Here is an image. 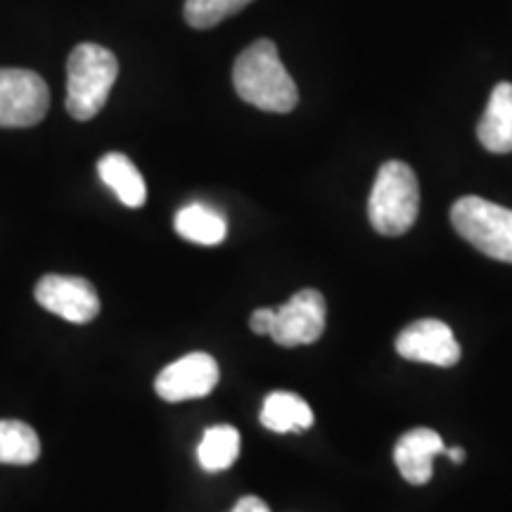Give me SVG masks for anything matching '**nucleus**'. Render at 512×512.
Returning a JSON list of instances; mask_svg holds the SVG:
<instances>
[{
	"label": "nucleus",
	"mask_w": 512,
	"mask_h": 512,
	"mask_svg": "<svg viewBox=\"0 0 512 512\" xmlns=\"http://www.w3.org/2000/svg\"><path fill=\"white\" fill-rule=\"evenodd\" d=\"M233 86L247 105L261 112L287 114L297 107V83L280 60L278 48L268 38L254 41L238 55L233 67Z\"/></svg>",
	"instance_id": "nucleus-1"
},
{
	"label": "nucleus",
	"mask_w": 512,
	"mask_h": 512,
	"mask_svg": "<svg viewBox=\"0 0 512 512\" xmlns=\"http://www.w3.org/2000/svg\"><path fill=\"white\" fill-rule=\"evenodd\" d=\"M119 62L98 43H81L67 62V112L76 121L98 117L117 83Z\"/></svg>",
	"instance_id": "nucleus-2"
},
{
	"label": "nucleus",
	"mask_w": 512,
	"mask_h": 512,
	"mask_svg": "<svg viewBox=\"0 0 512 512\" xmlns=\"http://www.w3.org/2000/svg\"><path fill=\"white\" fill-rule=\"evenodd\" d=\"M420 211V188L413 169L403 162L380 166L368 200V216L380 235L408 233Z\"/></svg>",
	"instance_id": "nucleus-3"
},
{
	"label": "nucleus",
	"mask_w": 512,
	"mask_h": 512,
	"mask_svg": "<svg viewBox=\"0 0 512 512\" xmlns=\"http://www.w3.org/2000/svg\"><path fill=\"white\" fill-rule=\"evenodd\" d=\"M451 223L479 252L512 264V209L467 195L451 207Z\"/></svg>",
	"instance_id": "nucleus-4"
},
{
	"label": "nucleus",
	"mask_w": 512,
	"mask_h": 512,
	"mask_svg": "<svg viewBox=\"0 0 512 512\" xmlns=\"http://www.w3.org/2000/svg\"><path fill=\"white\" fill-rule=\"evenodd\" d=\"M48 83L29 69H0V128H29L46 119Z\"/></svg>",
	"instance_id": "nucleus-5"
},
{
	"label": "nucleus",
	"mask_w": 512,
	"mask_h": 512,
	"mask_svg": "<svg viewBox=\"0 0 512 512\" xmlns=\"http://www.w3.org/2000/svg\"><path fill=\"white\" fill-rule=\"evenodd\" d=\"M325 320H328V306L323 294L318 290H302L290 302L275 309L271 337L280 347H306L323 335Z\"/></svg>",
	"instance_id": "nucleus-6"
},
{
	"label": "nucleus",
	"mask_w": 512,
	"mask_h": 512,
	"mask_svg": "<svg viewBox=\"0 0 512 512\" xmlns=\"http://www.w3.org/2000/svg\"><path fill=\"white\" fill-rule=\"evenodd\" d=\"M36 302L69 323L83 325L100 313V297L86 278L76 275H43L34 290Z\"/></svg>",
	"instance_id": "nucleus-7"
},
{
	"label": "nucleus",
	"mask_w": 512,
	"mask_h": 512,
	"mask_svg": "<svg viewBox=\"0 0 512 512\" xmlns=\"http://www.w3.org/2000/svg\"><path fill=\"white\" fill-rule=\"evenodd\" d=\"M396 351L406 361L453 368L460 361V344L453 330L437 318H422L408 325L396 337Z\"/></svg>",
	"instance_id": "nucleus-8"
},
{
	"label": "nucleus",
	"mask_w": 512,
	"mask_h": 512,
	"mask_svg": "<svg viewBox=\"0 0 512 512\" xmlns=\"http://www.w3.org/2000/svg\"><path fill=\"white\" fill-rule=\"evenodd\" d=\"M216 384H219V363L214 361V356L195 351V354L178 358L157 375L155 392L159 399L178 403L202 399L214 392Z\"/></svg>",
	"instance_id": "nucleus-9"
},
{
	"label": "nucleus",
	"mask_w": 512,
	"mask_h": 512,
	"mask_svg": "<svg viewBox=\"0 0 512 512\" xmlns=\"http://www.w3.org/2000/svg\"><path fill=\"white\" fill-rule=\"evenodd\" d=\"M444 451L446 444L437 432L430 427H418V430L406 432L396 441L394 463L408 484L422 486L432 479L434 458Z\"/></svg>",
	"instance_id": "nucleus-10"
},
{
	"label": "nucleus",
	"mask_w": 512,
	"mask_h": 512,
	"mask_svg": "<svg viewBox=\"0 0 512 512\" xmlns=\"http://www.w3.org/2000/svg\"><path fill=\"white\" fill-rule=\"evenodd\" d=\"M477 138L484 150L494 155L512 152V83L503 81L491 91L489 105L477 126Z\"/></svg>",
	"instance_id": "nucleus-11"
},
{
	"label": "nucleus",
	"mask_w": 512,
	"mask_h": 512,
	"mask_svg": "<svg viewBox=\"0 0 512 512\" xmlns=\"http://www.w3.org/2000/svg\"><path fill=\"white\" fill-rule=\"evenodd\" d=\"M100 181L119 197L121 204L128 209L143 207L147 200L145 178L140 176L138 166L121 152H107L98 162Z\"/></svg>",
	"instance_id": "nucleus-12"
},
{
	"label": "nucleus",
	"mask_w": 512,
	"mask_h": 512,
	"mask_svg": "<svg viewBox=\"0 0 512 512\" xmlns=\"http://www.w3.org/2000/svg\"><path fill=\"white\" fill-rule=\"evenodd\" d=\"M261 425L275 434L304 432L313 427V411L302 396L292 392H273L261 408Z\"/></svg>",
	"instance_id": "nucleus-13"
},
{
	"label": "nucleus",
	"mask_w": 512,
	"mask_h": 512,
	"mask_svg": "<svg viewBox=\"0 0 512 512\" xmlns=\"http://www.w3.org/2000/svg\"><path fill=\"white\" fill-rule=\"evenodd\" d=\"M174 228L183 240L195 242V245L202 247L221 245L228 235V223L223 219V214L200 202L188 204V207L178 211Z\"/></svg>",
	"instance_id": "nucleus-14"
},
{
	"label": "nucleus",
	"mask_w": 512,
	"mask_h": 512,
	"mask_svg": "<svg viewBox=\"0 0 512 512\" xmlns=\"http://www.w3.org/2000/svg\"><path fill=\"white\" fill-rule=\"evenodd\" d=\"M240 456V432L230 425H216L204 432L197 446V460L204 472H223Z\"/></svg>",
	"instance_id": "nucleus-15"
},
{
	"label": "nucleus",
	"mask_w": 512,
	"mask_h": 512,
	"mask_svg": "<svg viewBox=\"0 0 512 512\" xmlns=\"http://www.w3.org/2000/svg\"><path fill=\"white\" fill-rule=\"evenodd\" d=\"M41 458V439L27 422L0 420V465H31Z\"/></svg>",
	"instance_id": "nucleus-16"
},
{
	"label": "nucleus",
	"mask_w": 512,
	"mask_h": 512,
	"mask_svg": "<svg viewBox=\"0 0 512 512\" xmlns=\"http://www.w3.org/2000/svg\"><path fill=\"white\" fill-rule=\"evenodd\" d=\"M249 3L254 0H185L183 15L192 29H211Z\"/></svg>",
	"instance_id": "nucleus-17"
},
{
	"label": "nucleus",
	"mask_w": 512,
	"mask_h": 512,
	"mask_svg": "<svg viewBox=\"0 0 512 512\" xmlns=\"http://www.w3.org/2000/svg\"><path fill=\"white\" fill-rule=\"evenodd\" d=\"M273 320H275V309H256L249 318V328L256 335H271L273 330Z\"/></svg>",
	"instance_id": "nucleus-18"
},
{
	"label": "nucleus",
	"mask_w": 512,
	"mask_h": 512,
	"mask_svg": "<svg viewBox=\"0 0 512 512\" xmlns=\"http://www.w3.org/2000/svg\"><path fill=\"white\" fill-rule=\"evenodd\" d=\"M230 512H271V508L259 496H245L235 503V508Z\"/></svg>",
	"instance_id": "nucleus-19"
},
{
	"label": "nucleus",
	"mask_w": 512,
	"mask_h": 512,
	"mask_svg": "<svg viewBox=\"0 0 512 512\" xmlns=\"http://www.w3.org/2000/svg\"><path fill=\"white\" fill-rule=\"evenodd\" d=\"M444 453H448V458H451L453 463H463V460H465L463 448H446Z\"/></svg>",
	"instance_id": "nucleus-20"
}]
</instances>
